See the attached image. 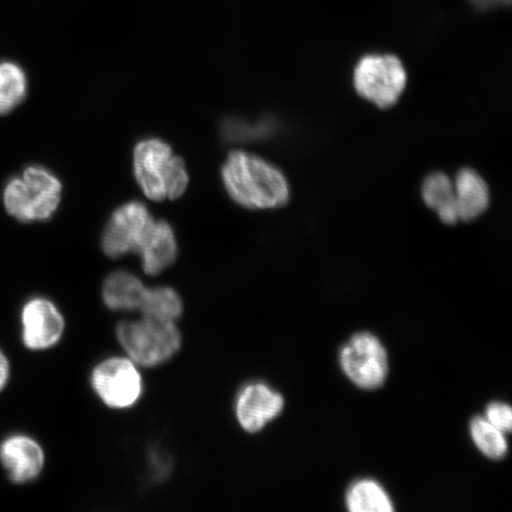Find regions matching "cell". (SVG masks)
<instances>
[{
  "label": "cell",
  "mask_w": 512,
  "mask_h": 512,
  "mask_svg": "<svg viewBox=\"0 0 512 512\" xmlns=\"http://www.w3.org/2000/svg\"><path fill=\"white\" fill-rule=\"evenodd\" d=\"M228 195L241 207L275 209L290 200V185L283 172L258 156L230 153L222 168Z\"/></svg>",
  "instance_id": "cell-1"
},
{
  "label": "cell",
  "mask_w": 512,
  "mask_h": 512,
  "mask_svg": "<svg viewBox=\"0 0 512 512\" xmlns=\"http://www.w3.org/2000/svg\"><path fill=\"white\" fill-rule=\"evenodd\" d=\"M133 160L134 176L151 200H177L187 190V168L181 158L172 155L171 147L162 140H142L134 149Z\"/></svg>",
  "instance_id": "cell-2"
},
{
  "label": "cell",
  "mask_w": 512,
  "mask_h": 512,
  "mask_svg": "<svg viewBox=\"0 0 512 512\" xmlns=\"http://www.w3.org/2000/svg\"><path fill=\"white\" fill-rule=\"evenodd\" d=\"M62 184L53 172L31 165L4 189V206L21 222L47 221L61 202Z\"/></svg>",
  "instance_id": "cell-3"
},
{
  "label": "cell",
  "mask_w": 512,
  "mask_h": 512,
  "mask_svg": "<svg viewBox=\"0 0 512 512\" xmlns=\"http://www.w3.org/2000/svg\"><path fill=\"white\" fill-rule=\"evenodd\" d=\"M117 337L131 360L146 368L169 361L182 344L181 331L174 322L145 317L119 324Z\"/></svg>",
  "instance_id": "cell-4"
},
{
  "label": "cell",
  "mask_w": 512,
  "mask_h": 512,
  "mask_svg": "<svg viewBox=\"0 0 512 512\" xmlns=\"http://www.w3.org/2000/svg\"><path fill=\"white\" fill-rule=\"evenodd\" d=\"M406 85V69L394 55L371 54L362 57L356 64V92L377 107L388 108L395 105Z\"/></svg>",
  "instance_id": "cell-5"
},
{
  "label": "cell",
  "mask_w": 512,
  "mask_h": 512,
  "mask_svg": "<svg viewBox=\"0 0 512 512\" xmlns=\"http://www.w3.org/2000/svg\"><path fill=\"white\" fill-rule=\"evenodd\" d=\"M92 386L107 407L125 409L142 398L143 377L132 360L112 357L94 368Z\"/></svg>",
  "instance_id": "cell-6"
},
{
  "label": "cell",
  "mask_w": 512,
  "mask_h": 512,
  "mask_svg": "<svg viewBox=\"0 0 512 512\" xmlns=\"http://www.w3.org/2000/svg\"><path fill=\"white\" fill-rule=\"evenodd\" d=\"M341 366L349 380L362 389L382 386L388 375V356L380 339L368 332L352 336L341 351Z\"/></svg>",
  "instance_id": "cell-7"
},
{
  "label": "cell",
  "mask_w": 512,
  "mask_h": 512,
  "mask_svg": "<svg viewBox=\"0 0 512 512\" xmlns=\"http://www.w3.org/2000/svg\"><path fill=\"white\" fill-rule=\"evenodd\" d=\"M153 217L143 203L128 202L114 211L102 236L101 246L107 256L120 258L138 253L152 227Z\"/></svg>",
  "instance_id": "cell-8"
},
{
  "label": "cell",
  "mask_w": 512,
  "mask_h": 512,
  "mask_svg": "<svg viewBox=\"0 0 512 512\" xmlns=\"http://www.w3.org/2000/svg\"><path fill=\"white\" fill-rule=\"evenodd\" d=\"M23 342L30 350H47L60 342L66 323L50 300L31 299L22 311Z\"/></svg>",
  "instance_id": "cell-9"
},
{
  "label": "cell",
  "mask_w": 512,
  "mask_h": 512,
  "mask_svg": "<svg viewBox=\"0 0 512 512\" xmlns=\"http://www.w3.org/2000/svg\"><path fill=\"white\" fill-rule=\"evenodd\" d=\"M284 398L265 383H252L241 390L236 416L243 430L256 433L283 412Z\"/></svg>",
  "instance_id": "cell-10"
},
{
  "label": "cell",
  "mask_w": 512,
  "mask_h": 512,
  "mask_svg": "<svg viewBox=\"0 0 512 512\" xmlns=\"http://www.w3.org/2000/svg\"><path fill=\"white\" fill-rule=\"evenodd\" d=\"M0 462L12 482L29 483L41 475L44 452L36 440L27 435H14L0 446Z\"/></svg>",
  "instance_id": "cell-11"
},
{
  "label": "cell",
  "mask_w": 512,
  "mask_h": 512,
  "mask_svg": "<svg viewBox=\"0 0 512 512\" xmlns=\"http://www.w3.org/2000/svg\"><path fill=\"white\" fill-rule=\"evenodd\" d=\"M174 229L165 221H155L139 249L146 274L157 275L174 264L177 258Z\"/></svg>",
  "instance_id": "cell-12"
},
{
  "label": "cell",
  "mask_w": 512,
  "mask_h": 512,
  "mask_svg": "<svg viewBox=\"0 0 512 512\" xmlns=\"http://www.w3.org/2000/svg\"><path fill=\"white\" fill-rule=\"evenodd\" d=\"M454 185L458 219L465 222L478 219L490 203L489 188L484 179L477 171L464 168L458 171Z\"/></svg>",
  "instance_id": "cell-13"
},
{
  "label": "cell",
  "mask_w": 512,
  "mask_h": 512,
  "mask_svg": "<svg viewBox=\"0 0 512 512\" xmlns=\"http://www.w3.org/2000/svg\"><path fill=\"white\" fill-rule=\"evenodd\" d=\"M147 288L136 275L119 271L108 275L102 287V298L113 311L139 310Z\"/></svg>",
  "instance_id": "cell-14"
},
{
  "label": "cell",
  "mask_w": 512,
  "mask_h": 512,
  "mask_svg": "<svg viewBox=\"0 0 512 512\" xmlns=\"http://www.w3.org/2000/svg\"><path fill=\"white\" fill-rule=\"evenodd\" d=\"M421 195L426 206L437 211L441 221L446 224L458 222L453 185L451 179L444 172H433L428 175L422 183Z\"/></svg>",
  "instance_id": "cell-15"
},
{
  "label": "cell",
  "mask_w": 512,
  "mask_h": 512,
  "mask_svg": "<svg viewBox=\"0 0 512 512\" xmlns=\"http://www.w3.org/2000/svg\"><path fill=\"white\" fill-rule=\"evenodd\" d=\"M28 94V79L17 63H0V115L9 114Z\"/></svg>",
  "instance_id": "cell-16"
},
{
  "label": "cell",
  "mask_w": 512,
  "mask_h": 512,
  "mask_svg": "<svg viewBox=\"0 0 512 512\" xmlns=\"http://www.w3.org/2000/svg\"><path fill=\"white\" fill-rule=\"evenodd\" d=\"M347 507L352 512H392L393 503L387 492L374 480L363 479L351 486Z\"/></svg>",
  "instance_id": "cell-17"
},
{
  "label": "cell",
  "mask_w": 512,
  "mask_h": 512,
  "mask_svg": "<svg viewBox=\"0 0 512 512\" xmlns=\"http://www.w3.org/2000/svg\"><path fill=\"white\" fill-rule=\"evenodd\" d=\"M143 317L174 322L183 313V303L179 294L170 287L147 288L144 302L140 306Z\"/></svg>",
  "instance_id": "cell-18"
},
{
  "label": "cell",
  "mask_w": 512,
  "mask_h": 512,
  "mask_svg": "<svg viewBox=\"0 0 512 512\" xmlns=\"http://www.w3.org/2000/svg\"><path fill=\"white\" fill-rule=\"evenodd\" d=\"M471 437L486 457L491 459H502L508 452L507 439L504 432L498 430L497 427L491 425L484 418H475L470 426Z\"/></svg>",
  "instance_id": "cell-19"
},
{
  "label": "cell",
  "mask_w": 512,
  "mask_h": 512,
  "mask_svg": "<svg viewBox=\"0 0 512 512\" xmlns=\"http://www.w3.org/2000/svg\"><path fill=\"white\" fill-rule=\"evenodd\" d=\"M486 420L501 430L510 432L512 427V412L508 405L503 402H492L486 409Z\"/></svg>",
  "instance_id": "cell-20"
},
{
  "label": "cell",
  "mask_w": 512,
  "mask_h": 512,
  "mask_svg": "<svg viewBox=\"0 0 512 512\" xmlns=\"http://www.w3.org/2000/svg\"><path fill=\"white\" fill-rule=\"evenodd\" d=\"M471 3L477 10L486 11L507 6L511 0H471Z\"/></svg>",
  "instance_id": "cell-21"
},
{
  "label": "cell",
  "mask_w": 512,
  "mask_h": 512,
  "mask_svg": "<svg viewBox=\"0 0 512 512\" xmlns=\"http://www.w3.org/2000/svg\"><path fill=\"white\" fill-rule=\"evenodd\" d=\"M10 379V364L8 358L0 350V392L6 387Z\"/></svg>",
  "instance_id": "cell-22"
}]
</instances>
